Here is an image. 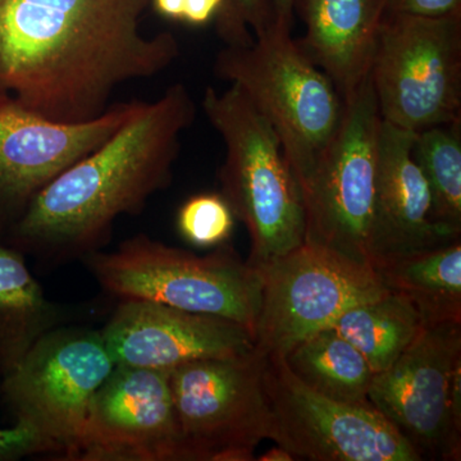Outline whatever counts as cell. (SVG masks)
<instances>
[{
	"label": "cell",
	"mask_w": 461,
	"mask_h": 461,
	"mask_svg": "<svg viewBox=\"0 0 461 461\" xmlns=\"http://www.w3.org/2000/svg\"><path fill=\"white\" fill-rule=\"evenodd\" d=\"M150 0H0V99L59 123L107 113L115 91L165 72L171 32L147 36Z\"/></svg>",
	"instance_id": "cell-1"
},
{
	"label": "cell",
	"mask_w": 461,
	"mask_h": 461,
	"mask_svg": "<svg viewBox=\"0 0 461 461\" xmlns=\"http://www.w3.org/2000/svg\"><path fill=\"white\" fill-rule=\"evenodd\" d=\"M195 100L173 84L107 141L39 191L12 227L21 247L41 257H85L107 244L122 215L140 213L171 185L182 133L196 118Z\"/></svg>",
	"instance_id": "cell-2"
},
{
	"label": "cell",
	"mask_w": 461,
	"mask_h": 461,
	"mask_svg": "<svg viewBox=\"0 0 461 461\" xmlns=\"http://www.w3.org/2000/svg\"><path fill=\"white\" fill-rule=\"evenodd\" d=\"M202 108L226 156L218 178L236 220L247 227L253 267L272 262L305 239L302 191L277 133L236 85L206 87Z\"/></svg>",
	"instance_id": "cell-3"
},
{
	"label": "cell",
	"mask_w": 461,
	"mask_h": 461,
	"mask_svg": "<svg viewBox=\"0 0 461 461\" xmlns=\"http://www.w3.org/2000/svg\"><path fill=\"white\" fill-rule=\"evenodd\" d=\"M291 32L275 25L248 47H224L213 71L271 123L302 191L338 129L344 100Z\"/></svg>",
	"instance_id": "cell-4"
},
{
	"label": "cell",
	"mask_w": 461,
	"mask_h": 461,
	"mask_svg": "<svg viewBox=\"0 0 461 461\" xmlns=\"http://www.w3.org/2000/svg\"><path fill=\"white\" fill-rule=\"evenodd\" d=\"M84 259L100 286L121 300L215 315L254 333L262 288L259 272L227 244L199 257L138 235L111 253L94 251Z\"/></svg>",
	"instance_id": "cell-5"
},
{
	"label": "cell",
	"mask_w": 461,
	"mask_h": 461,
	"mask_svg": "<svg viewBox=\"0 0 461 461\" xmlns=\"http://www.w3.org/2000/svg\"><path fill=\"white\" fill-rule=\"evenodd\" d=\"M369 77L384 122L415 133L461 122V16L386 12Z\"/></svg>",
	"instance_id": "cell-6"
},
{
	"label": "cell",
	"mask_w": 461,
	"mask_h": 461,
	"mask_svg": "<svg viewBox=\"0 0 461 461\" xmlns=\"http://www.w3.org/2000/svg\"><path fill=\"white\" fill-rule=\"evenodd\" d=\"M342 100L338 129L302 187L304 242L371 266L368 241L382 124L371 77Z\"/></svg>",
	"instance_id": "cell-7"
},
{
	"label": "cell",
	"mask_w": 461,
	"mask_h": 461,
	"mask_svg": "<svg viewBox=\"0 0 461 461\" xmlns=\"http://www.w3.org/2000/svg\"><path fill=\"white\" fill-rule=\"evenodd\" d=\"M256 268L262 288L254 348L264 357H285L348 309L388 293L371 266L309 242Z\"/></svg>",
	"instance_id": "cell-8"
},
{
	"label": "cell",
	"mask_w": 461,
	"mask_h": 461,
	"mask_svg": "<svg viewBox=\"0 0 461 461\" xmlns=\"http://www.w3.org/2000/svg\"><path fill=\"white\" fill-rule=\"evenodd\" d=\"M263 368L264 357L254 348L169 371L187 461L256 460L258 445L272 433Z\"/></svg>",
	"instance_id": "cell-9"
},
{
	"label": "cell",
	"mask_w": 461,
	"mask_h": 461,
	"mask_svg": "<svg viewBox=\"0 0 461 461\" xmlns=\"http://www.w3.org/2000/svg\"><path fill=\"white\" fill-rule=\"evenodd\" d=\"M368 400L420 461H459L461 323L423 327L390 368L375 373Z\"/></svg>",
	"instance_id": "cell-10"
},
{
	"label": "cell",
	"mask_w": 461,
	"mask_h": 461,
	"mask_svg": "<svg viewBox=\"0 0 461 461\" xmlns=\"http://www.w3.org/2000/svg\"><path fill=\"white\" fill-rule=\"evenodd\" d=\"M113 368L102 333L51 330L8 369L3 391L17 421L74 459L94 395Z\"/></svg>",
	"instance_id": "cell-11"
},
{
	"label": "cell",
	"mask_w": 461,
	"mask_h": 461,
	"mask_svg": "<svg viewBox=\"0 0 461 461\" xmlns=\"http://www.w3.org/2000/svg\"><path fill=\"white\" fill-rule=\"evenodd\" d=\"M263 386L272 415L271 439L295 459L420 461L381 412L315 393L282 357H264Z\"/></svg>",
	"instance_id": "cell-12"
},
{
	"label": "cell",
	"mask_w": 461,
	"mask_h": 461,
	"mask_svg": "<svg viewBox=\"0 0 461 461\" xmlns=\"http://www.w3.org/2000/svg\"><path fill=\"white\" fill-rule=\"evenodd\" d=\"M72 460L187 461L169 371L115 364Z\"/></svg>",
	"instance_id": "cell-13"
},
{
	"label": "cell",
	"mask_w": 461,
	"mask_h": 461,
	"mask_svg": "<svg viewBox=\"0 0 461 461\" xmlns=\"http://www.w3.org/2000/svg\"><path fill=\"white\" fill-rule=\"evenodd\" d=\"M141 103H114L102 117L71 124L0 99V212L16 222L39 191L107 141Z\"/></svg>",
	"instance_id": "cell-14"
},
{
	"label": "cell",
	"mask_w": 461,
	"mask_h": 461,
	"mask_svg": "<svg viewBox=\"0 0 461 461\" xmlns=\"http://www.w3.org/2000/svg\"><path fill=\"white\" fill-rule=\"evenodd\" d=\"M102 336L114 366L160 371L256 348L250 330L236 321L142 300H122Z\"/></svg>",
	"instance_id": "cell-15"
},
{
	"label": "cell",
	"mask_w": 461,
	"mask_h": 461,
	"mask_svg": "<svg viewBox=\"0 0 461 461\" xmlns=\"http://www.w3.org/2000/svg\"><path fill=\"white\" fill-rule=\"evenodd\" d=\"M414 138L382 120L368 241L373 269L461 239L433 221L429 185L411 156Z\"/></svg>",
	"instance_id": "cell-16"
},
{
	"label": "cell",
	"mask_w": 461,
	"mask_h": 461,
	"mask_svg": "<svg viewBox=\"0 0 461 461\" xmlns=\"http://www.w3.org/2000/svg\"><path fill=\"white\" fill-rule=\"evenodd\" d=\"M294 14L305 26L297 44L345 99L369 76L386 0H295Z\"/></svg>",
	"instance_id": "cell-17"
},
{
	"label": "cell",
	"mask_w": 461,
	"mask_h": 461,
	"mask_svg": "<svg viewBox=\"0 0 461 461\" xmlns=\"http://www.w3.org/2000/svg\"><path fill=\"white\" fill-rule=\"evenodd\" d=\"M375 271L390 293L414 306L423 327L461 323V239Z\"/></svg>",
	"instance_id": "cell-18"
},
{
	"label": "cell",
	"mask_w": 461,
	"mask_h": 461,
	"mask_svg": "<svg viewBox=\"0 0 461 461\" xmlns=\"http://www.w3.org/2000/svg\"><path fill=\"white\" fill-rule=\"evenodd\" d=\"M282 357L294 375L315 393L336 402L372 406L368 393L375 373L332 327L303 339Z\"/></svg>",
	"instance_id": "cell-19"
},
{
	"label": "cell",
	"mask_w": 461,
	"mask_h": 461,
	"mask_svg": "<svg viewBox=\"0 0 461 461\" xmlns=\"http://www.w3.org/2000/svg\"><path fill=\"white\" fill-rule=\"evenodd\" d=\"M332 329L360 351L373 372L381 373L399 359L423 324L405 297L388 291L346 311Z\"/></svg>",
	"instance_id": "cell-20"
},
{
	"label": "cell",
	"mask_w": 461,
	"mask_h": 461,
	"mask_svg": "<svg viewBox=\"0 0 461 461\" xmlns=\"http://www.w3.org/2000/svg\"><path fill=\"white\" fill-rule=\"evenodd\" d=\"M56 321V308L45 299L23 258L0 245V323L14 342V364L53 330Z\"/></svg>",
	"instance_id": "cell-21"
},
{
	"label": "cell",
	"mask_w": 461,
	"mask_h": 461,
	"mask_svg": "<svg viewBox=\"0 0 461 461\" xmlns=\"http://www.w3.org/2000/svg\"><path fill=\"white\" fill-rule=\"evenodd\" d=\"M411 156L429 185L433 221L461 235V122L415 133Z\"/></svg>",
	"instance_id": "cell-22"
},
{
	"label": "cell",
	"mask_w": 461,
	"mask_h": 461,
	"mask_svg": "<svg viewBox=\"0 0 461 461\" xmlns=\"http://www.w3.org/2000/svg\"><path fill=\"white\" fill-rule=\"evenodd\" d=\"M235 220V214L222 194H198L181 205L177 230L193 247L218 248L227 244L232 236Z\"/></svg>",
	"instance_id": "cell-23"
},
{
	"label": "cell",
	"mask_w": 461,
	"mask_h": 461,
	"mask_svg": "<svg viewBox=\"0 0 461 461\" xmlns=\"http://www.w3.org/2000/svg\"><path fill=\"white\" fill-rule=\"evenodd\" d=\"M224 47H248L276 25L271 0H223L214 21Z\"/></svg>",
	"instance_id": "cell-24"
},
{
	"label": "cell",
	"mask_w": 461,
	"mask_h": 461,
	"mask_svg": "<svg viewBox=\"0 0 461 461\" xmlns=\"http://www.w3.org/2000/svg\"><path fill=\"white\" fill-rule=\"evenodd\" d=\"M51 447L38 430L23 421L12 429H0V461L20 459L27 455L50 453Z\"/></svg>",
	"instance_id": "cell-25"
},
{
	"label": "cell",
	"mask_w": 461,
	"mask_h": 461,
	"mask_svg": "<svg viewBox=\"0 0 461 461\" xmlns=\"http://www.w3.org/2000/svg\"><path fill=\"white\" fill-rule=\"evenodd\" d=\"M386 12L429 18L461 16V0H386Z\"/></svg>",
	"instance_id": "cell-26"
},
{
	"label": "cell",
	"mask_w": 461,
	"mask_h": 461,
	"mask_svg": "<svg viewBox=\"0 0 461 461\" xmlns=\"http://www.w3.org/2000/svg\"><path fill=\"white\" fill-rule=\"evenodd\" d=\"M222 5L223 0H186L182 23L193 27L213 23Z\"/></svg>",
	"instance_id": "cell-27"
},
{
	"label": "cell",
	"mask_w": 461,
	"mask_h": 461,
	"mask_svg": "<svg viewBox=\"0 0 461 461\" xmlns=\"http://www.w3.org/2000/svg\"><path fill=\"white\" fill-rule=\"evenodd\" d=\"M186 0H150L151 8L158 16L172 23H182Z\"/></svg>",
	"instance_id": "cell-28"
},
{
	"label": "cell",
	"mask_w": 461,
	"mask_h": 461,
	"mask_svg": "<svg viewBox=\"0 0 461 461\" xmlns=\"http://www.w3.org/2000/svg\"><path fill=\"white\" fill-rule=\"evenodd\" d=\"M276 25L293 32L295 0H271Z\"/></svg>",
	"instance_id": "cell-29"
},
{
	"label": "cell",
	"mask_w": 461,
	"mask_h": 461,
	"mask_svg": "<svg viewBox=\"0 0 461 461\" xmlns=\"http://www.w3.org/2000/svg\"><path fill=\"white\" fill-rule=\"evenodd\" d=\"M260 461H293L295 460V457L293 456L286 448L281 447V446H276V447H272L271 450L264 453L262 456L259 457Z\"/></svg>",
	"instance_id": "cell-30"
}]
</instances>
